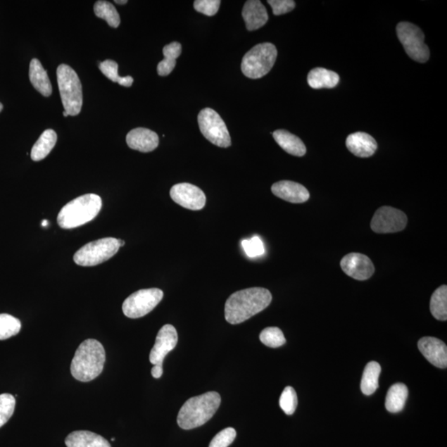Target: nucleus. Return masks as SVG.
Returning <instances> with one entry per match:
<instances>
[{"label": "nucleus", "mask_w": 447, "mask_h": 447, "mask_svg": "<svg viewBox=\"0 0 447 447\" xmlns=\"http://www.w3.org/2000/svg\"><path fill=\"white\" fill-rule=\"evenodd\" d=\"M115 2L116 4H125L128 3V1H127V0H123V1H120V0H115Z\"/></svg>", "instance_id": "79ce46f5"}, {"label": "nucleus", "mask_w": 447, "mask_h": 447, "mask_svg": "<svg viewBox=\"0 0 447 447\" xmlns=\"http://www.w3.org/2000/svg\"><path fill=\"white\" fill-rule=\"evenodd\" d=\"M260 339L263 345L270 348L284 346L286 339L284 333L277 327H267L260 333Z\"/></svg>", "instance_id": "7c9ffc66"}, {"label": "nucleus", "mask_w": 447, "mask_h": 447, "mask_svg": "<svg viewBox=\"0 0 447 447\" xmlns=\"http://www.w3.org/2000/svg\"><path fill=\"white\" fill-rule=\"evenodd\" d=\"M171 199L177 204L188 210H200L204 208L206 202L205 193L190 183H179L170 190Z\"/></svg>", "instance_id": "f8f14e48"}, {"label": "nucleus", "mask_w": 447, "mask_h": 447, "mask_svg": "<svg viewBox=\"0 0 447 447\" xmlns=\"http://www.w3.org/2000/svg\"><path fill=\"white\" fill-rule=\"evenodd\" d=\"M102 207V200L96 194L77 197L63 207L58 216L59 227L74 229L89 222L96 218Z\"/></svg>", "instance_id": "20e7f679"}, {"label": "nucleus", "mask_w": 447, "mask_h": 447, "mask_svg": "<svg viewBox=\"0 0 447 447\" xmlns=\"http://www.w3.org/2000/svg\"><path fill=\"white\" fill-rule=\"evenodd\" d=\"M339 82H340V77L336 73L322 68L313 69L308 76L309 86L317 89L336 87Z\"/></svg>", "instance_id": "5701e85b"}, {"label": "nucleus", "mask_w": 447, "mask_h": 447, "mask_svg": "<svg viewBox=\"0 0 447 447\" xmlns=\"http://www.w3.org/2000/svg\"><path fill=\"white\" fill-rule=\"evenodd\" d=\"M220 3V0H196L194 8L196 11L211 17L218 13Z\"/></svg>", "instance_id": "c9c22d12"}, {"label": "nucleus", "mask_w": 447, "mask_h": 447, "mask_svg": "<svg viewBox=\"0 0 447 447\" xmlns=\"http://www.w3.org/2000/svg\"><path fill=\"white\" fill-rule=\"evenodd\" d=\"M275 15H282L294 11L296 3L294 0H268Z\"/></svg>", "instance_id": "e433bc0d"}, {"label": "nucleus", "mask_w": 447, "mask_h": 447, "mask_svg": "<svg viewBox=\"0 0 447 447\" xmlns=\"http://www.w3.org/2000/svg\"><path fill=\"white\" fill-rule=\"evenodd\" d=\"M178 336L176 328L172 325H165L158 333L156 341L150 352L149 360L151 364L163 365V360L169 352L177 345Z\"/></svg>", "instance_id": "ddd939ff"}, {"label": "nucleus", "mask_w": 447, "mask_h": 447, "mask_svg": "<svg viewBox=\"0 0 447 447\" xmlns=\"http://www.w3.org/2000/svg\"><path fill=\"white\" fill-rule=\"evenodd\" d=\"M163 298V291L161 289H141L125 299L122 309L127 317H143L151 313L161 302Z\"/></svg>", "instance_id": "9d476101"}, {"label": "nucleus", "mask_w": 447, "mask_h": 447, "mask_svg": "<svg viewBox=\"0 0 447 447\" xmlns=\"http://www.w3.org/2000/svg\"><path fill=\"white\" fill-rule=\"evenodd\" d=\"M163 374V365H156L153 367L152 375L154 379L161 378Z\"/></svg>", "instance_id": "58836bf2"}, {"label": "nucleus", "mask_w": 447, "mask_h": 447, "mask_svg": "<svg viewBox=\"0 0 447 447\" xmlns=\"http://www.w3.org/2000/svg\"><path fill=\"white\" fill-rule=\"evenodd\" d=\"M15 398L9 394L0 395V427L11 420L15 408Z\"/></svg>", "instance_id": "2f4dec72"}, {"label": "nucleus", "mask_w": 447, "mask_h": 447, "mask_svg": "<svg viewBox=\"0 0 447 447\" xmlns=\"http://www.w3.org/2000/svg\"><path fill=\"white\" fill-rule=\"evenodd\" d=\"M56 140H58V135L54 130H45L32 147L31 158L35 162L44 159L54 148Z\"/></svg>", "instance_id": "393cba45"}, {"label": "nucleus", "mask_w": 447, "mask_h": 447, "mask_svg": "<svg viewBox=\"0 0 447 447\" xmlns=\"http://www.w3.org/2000/svg\"><path fill=\"white\" fill-rule=\"evenodd\" d=\"M68 447H111L103 436L89 431H76L65 440Z\"/></svg>", "instance_id": "aec40b11"}, {"label": "nucleus", "mask_w": 447, "mask_h": 447, "mask_svg": "<svg viewBox=\"0 0 447 447\" xmlns=\"http://www.w3.org/2000/svg\"><path fill=\"white\" fill-rule=\"evenodd\" d=\"M397 35L409 58L420 63L427 62L430 51L424 42L425 35L420 27L408 22L399 23Z\"/></svg>", "instance_id": "6e6552de"}, {"label": "nucleus", "mask_w": 447, "mask_h": 447, "mask_svg": "<svg viewBox=\"0 0 447 447\" xmlns=\"http://www.w3.org/2000/svg\"><path fill=\"white\" fill-rule=\"evenodd\" d=\"M407 223V215L403 211L383 206L376 210L370 227L378 234L396 233L405 229Z\"/></svg>", "instance_id": "9b49d317"}, {"label": "nucleus", "mask_w": 447, "mask_h": 447, "mask_svg": "<svg viewBox=\"0 0 447 447\" xmlns=\"http://www.w3.org/2000/svg\"><path fill=\"white\" fill-rule=\"evenodd\" d=\"M242 246L244 252L249 258L260 257L265 255V248L261 239L258 237L251 238V239H244L242 241Z\"/></svg>", "instance_id": "72a5a7b5"}, {"label": "nucleus", "mask_w": 447, "mask_h": 447, "mask_svg": "<svg viewBox=\"0 0 447 447\" xmlns=\"http://www.w3.org/2000/svg\"><path fill=\"white\" fill-rule=\"evenodd\" d=\"M115 238H103L88 243L75 253L74 261L78 265L92 267L101 265L116 255L120 249Z\"/></svg>", "instance_id": "0eeeda50"}, {"label": "nucleus", "mask_w": 447, "mask_h": 447, "mask_svg": "<svg viewBox=\"0 0 447 447\" xmlns=\"http://www.w3.org/2000/svg\"><path fill=\"white\" fill-rule=\"evenodd\" d=\"M30 82L42 96L49 97L53 92V87L48 76V73L42 67L40 61L34 58L31 61L30 67Z\"/></svg>", "instance_id": "4be33fe9"}, {"label": "nucleus", "mask_w": 447, "mask_h": 447, "mask_svg": "<svg viewBox=\"0 0 447 447\" xmlns=\"http://www.w3.org/2000/svg\"><path fill=\"white\" fill-rule=\"evenodd\" d=\"M118 241H119L120 247L125 246V242L124 241H122V239H118Z\"/></svg>", "instance_id": "37998d69"}, {"label": "nucleus", "mask_w": 447, "mask_h": 447, "mask_svg": "<svg viewBox=\"0 0 447 447\" xmlns=\"http://www.w3.org/2000/svg\"><path fill=\"white\" fill-rule=\"evenodd\" d=\"M346 147L349 151L359 158L373 156L378 144L376 140L364 132L350 134L346 139Z\"/></svg>", "instance_id": "a211bd4d"}, {"label": "nucleus", "mask_w": 447, "mask_h": 447, "mask_svg": "<svg viewBox=\"0 0 447 447\" xmlns=\"http://www.w3.org/2000/svg\"><path fill=\"white\" fill-rule=\"evenodd\" d=\"M272 136L285 152L296 157H303L307 153V148L303 141L290 132L284 130H276Z\"/></svg>", "instance_id": "412c9836"}, {"label": "nucleus", "mask_w": 447, "mask_h": 447, "mask_svg": "<svg viewBox=\"0 0 447 447\" xmlns=\"http://www.w3.org/2000/svg\"><path fill=\"white\" fill-rule=\"evenodd\" d=\"M221 398L218 392H208L188 399L177 415L179 427L184 430L204 425L218 412Z\"/></svg>", "instance_id": "7ed1b4c3"}, {"label": "nucleus", "mask_w": 447, "mask_h": 447, "mask_svg": "<svg viewBox=\"0 0 447 447\" xmlns=\"http://www.w3.org/2000/svg\"><path fill=\"white\" fill-rule=\"evenodd\" d=\"M279 405L282 410L284 411L287 415H293L296 411V406H298V396H296V391L293 387L288 386L282 393L279 399Z\"/></svg>", "instance_id": "473e14b6"}, {"label": "nucleus", "mask_w": 447, "mask_h": 447, "mask_svg": "<svg viewBox=\"0 0 447 447\" xmlns=\"http://www.w3.org/2000/svg\"><path fill=\"white\" fill-rule=\"evenodd\" d=\"M235 437H237V431L234 428H225L215 435L210 441L209 447H228L233 443Z\"/></svg>", "instance_id": "f704fd0d"}, {"label": "nucleus", "mask_w": 447, "mask_h": 447, "mask_svg": "<svg viewBox=\"0 0 447 447\" xmlns=\"http://www.w3.org/2000/svg\"><path fill=\"white\" fill-rule=\"evenodd\" d=\"M133 82H134L133 77L128 76L125 77H121L119 84L122 87H130L132 84H133Z\"/></svg>", "instance_id": "ea45409f"}, {"label": "nucleus", "mask_w": 447, "mask_h": 447, "mask_svg": "<svg viewBox=\"0 0 447 447\" xmlns=\"http://www.w3.org/2000/svg\"><path fill=\"white\" fill-rule=\"evenodd\" d=\"M199 124L201 134L210 143L220 148H228L232 145V139L224 120L218 112L206 108L199 115Z\"/></svg>", "instance_id": "1a4fd4ad"}, {"label": "nucleus", "mask_w": 447, "mask_h": 447, "mask_svg": "<svg viewBox=\"0 0 447 447\" xmlns=\"http://www.w3.org/2000/svg\"><path fill=\"white\" fill-rule=\"evenodd\" d=\"M277 51L270 42L258 44L244 56L241 70L244 76L251 79L265 77L274 67Z\"/></svg>", "instance_id": "423d86ee"}, {"label": "nucleus", "mask_w": 447, "mask_h": 447, "mask_svg": "<svg viewBox=\"0 0 447 447\" xmlns=\"http://www.w3.org/2000/svg\"><path fill=\"white\" fill-rule=\"evenodd\" d=\"M408 389L405 384L398 383L390 387L385 400L386 409L390 413L401 412L405 406Z\"/></svg>", "instance_id": "b1692460"}, {"label": "nucleus", "mask_w": 447, "mask_h": 447, "mask_svg": "<svg viewBox=\"0 0 447 447\" xmlns=\"http://www.w3.org/2000/svg\"><path fill=\"white\" fill-rule=\"evenodd\" d=\"M21 330V322L8 314H0V341L16 336Z\"/></svg>", "instance_id": "c756f323"}, {"label": "nucleus", "mask_w": 447, "mask_h": 447, "mask_svg": "<svg viewBox=\"0 0 447 447\" xmlns=\"http://www.w3.org/2000/svg\"><path fill=\"white\" fill-rule=\"evenodd\" d=\"M63 116H64V117H68V116H69V115H68V113H67V112L64 111V112H63Z\"/></svg>", "instance_id": "a18cd8bd"}, {"label": "nucleus", "mask_w": 447, "mask_h": 447, "mask_svg": "<svg viewBox=\"0 0 447 447\" xmlns=\"http://www.w3.org/2000/svg\"><path fill=\"white\" fill-rule=\"evenodd\" d=\"M274 194L291 203H303L308 201L310 194L307 188L298 182L291 181H281L275 183L271 188Z\"/></svg>", "instance_id": "dca6fc26"}, {"label": "nucleus", "mask_w": 447, "mask_h": 447, "mask_svg": "<svg viewBox=\"0 0 447 447\" xmlns=\"http://www.w3.org/2000/svg\"><path fill=\"white\" fill-rule=\"evenodd\" d=\"M242 16L248 31L258 30L268 20L266 8L258 0H248L243 8Z\"/></svg>", "instance_id": "6ab92c4d"}, {"label": "nucleus", "mask_w": 447, "mask_h": 447, "mask_svg": "<svg viewBox=\"0 0 447 447\" xmlns=\"http://www.w3.org/2000/svg\"><path fill=\"white\" fill-rule=\"evenodd\" d=\"M430 310L436 319L445 322L447 320V287L442 285L432 296Z\"/></svg>", "instance_id": "cd10ccee"}, {"label": "nucleus", "mask_w": 447, "mask_h": 447, "mask_svg": "<svg viewBox=\"0 0 447 447\" xmlns=\"http://www.w3.org/2000/svg\"><path fill=\"white\" fill-rule=\"evenodd\" d=\"M42 227H48V225H49V221H48V220H42Z\"/></svg>", "instance_id": "a19ab883"}, {"label": "nucleus", "mask_w": 447, "mask_h": 447, "mask_svg": "<svg viewBox=\"0 0 447 447\" xmlns=\"http://www.w3.org/2000/svg\"><path fill=\"white\" fill-rule=\"evenodd\" d=\"M94 12L96 17L105 20L111 27L116 28L120 26V14L111 3L102 0L97 1L94 6Z\"/></svg>", "instance_id": "c85d7f7f"}, {"label": "nucleus", "mask_w": 447, "mask_h": 447, "mask_svg": "<svg viewBox=\"0 0 447 447\" xmlns=\"http://www.w3.org/2000/svg\"><path fill=\"white\" fill-rule=\"evenodd\" d=\"M105 362V348L95 339H88L75 353L70 372L77 380L89 382L102 373Z\"/></svg>", "instance_id": "f03ea898"}, {"label": "nucleus", "mask_w": 447, "mask_h": 447, "mask_svg": "<svg viewBox=\"0 0 447 447\" xmlns=\"http://www.w3.org/2000/svg\"><path fill=\"white\" fill-rule=\"evenodd\" d=\"M126 142L132 149L142 153H149L158 148L159 138L158 135L152 130L137 128L131 130L127 134Z\"/></svg>", "instance_id": "f3484780"}, {"label": "nucleus", "mask_w": 447, "mask_h": 447, "mask_svg": "<svg viewBox=\"0 0 447 447\" xmlns=\"http://www.w3.org/2000/svg\"><path fill=\"white\" fill-rule=\"evenodd\" d=\"M3 109H4V106L2 105V103H0V113H1Z\"/></svg>", "instance_id": "c03bdc74"}, {"label": "nucleus", "mask_w": 447, "mask_h": 447, "mask_svg": "<svg viewBox=\"0 0 447 447\" xmlns=\"http://www.w3.org/2000/svg\"><path fill=\"white\" fill-rule=\"evenodd\" d=\"M418 348L432 365L440 369L446 368L447 347L443 341L435 337H423L418 341Z\"/></svg>", "instance_id": "2eb2a0df"}, {"label": "nucleus", "mask_w": 447, "mask_h": 447, "mask_svg": "<svg viewBox=\"0 0 447 447\" xmlns=\"http://www.w3.org/2000/svg\"><path fill=\"white\" fill-rule=\"evenodd\" d=\"M164 59L158 65V74L160 77H167L176 67V60L182 53V45L177 42L164 46L163 49Z\"/></svg>", "instance_id": "a878e982"}, {"label": "nucleus", "mask_w": 447, "mask_h": 447, "mask_svg": "<svg viewBox=\"0 0 447 447\" xmlns=\"http://www.w3.org/2000/svg\"><path fill=\"white\" fill-rule=\"evenodd\" d=\"M381 366L377 362L371 361L365 366L361 380V391L366 396L373 394L379 388Z\"/></svg>", "instance_id": "bb28decb"}, {"label": "nucleus", "mask_w": 447, "mask_h": 447, "mask_svg": "<svg viewBox=\"0 0 447 447\" xmlns=\"http://www.w3.org/2000/svg\"><path fill=\"white\" fill-rule=\"evenodd\" d=\"M341 267L346 275L359 281L369 279L375 270L370 258L359 253H351L343 258Z\"/></svg>", "instance_id": "4468645a"}, {"label": "nucleus", "mask_w": 447, "mask_h": 447, "mask_svg": "<svg viewBox=\"0 0 447 447\" xmlns=\"http://www.w3.org/2000/svg\"><path fill=\"white\" fill-rule=\"evenodd\" d=\"M101 73L113 82L119 83L121 77L118 74V64L113 60H106L99 65Z\"/></svg>", "instance_id": "4c0bfd02"}, {"label": "nucleus", "mask_w": 447, "mask_h": 447, "mask_svg": "<svg viewBox=\"0 0 447 447\" xmlns=\"http://www.w3.org/2000/svg\"><path fill=\"white\" fill-rule=\"evenodd\" d=\"M270 291L251 288L237 291L229 296L225 306V320L232 325L241 324L256 316L272 302Z\"/></svg>", "instance_id": "f257e3e1"}, {"label": "nucleus", "mask_w": 447, "mask_h": 447, "mask_svg": "<svg viewBox=\"0 0 447 447\" xmlns=\"http://www.w3.org/2000/svg\"><path fill=\"white\" fill-rule=\"evenodd\" d=\"M56 77L61 98L65 112L70 116H76L82 111L83 103L82 87L78 75L68 65H60Z\"/></svg>", "instance_id": "39448f33"}]
</instances>
